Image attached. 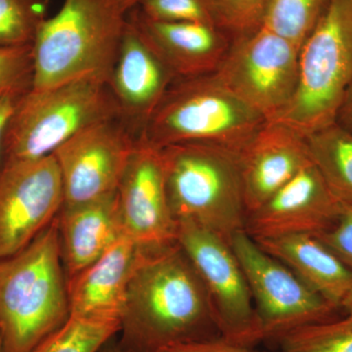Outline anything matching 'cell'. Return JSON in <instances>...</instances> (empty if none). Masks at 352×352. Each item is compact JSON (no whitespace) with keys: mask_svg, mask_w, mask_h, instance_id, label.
Here are the masks:
<instances>
[{"mask_svg":"<svg viewBox=\"0 0 352 352\" xmlns=\"http://www.w3.org/2000/svg\"><path fill=\"white\" fill-rule=\"evenodd\" d=\"M122 352L220 339L207 291L178 242L140 249L120 315Z\"/></svg>","mask_w":352,"mask_h":352,"instance_id":"6da1fadb","label":"cell"},{"mask_svg":"<svg viewBox=\"0 0 352 352\" xmlns=\"http://www.w3.org/2000/svg\"><path fill=\"white\" fill-rule=\"evenodd\" d=\"M69 314L57 217L24 250L0 261L3 352H32Z\"/></svg>","mask_w":352,"mask_h":352,"instance_id":"7a4b0ae2","label":"cell"},{"mask_svg":"<svg viewBox=\"0 0 352 352\" xmlns=\"http://www.w3.org/2000/svg\"><path fill=\"white\" fill-rule=\"evenodd\" d=\"M126 27L113 0H65L34 43V89L85 76L110 80Z\"/></svg>","mask_w":352,"mask_h":352,"instance_id":"3957f363","label":"cell"},{"mask_svg":"<svg viewBox=\"0 0 352 352\" xmlns=\"http://www.w3.org/2000/svg\"><path fill=\"white\" fill-rule=\"evenodd\" d=\"M160 150L175 219L195 222L230 243L247 219L239 153L206 143Z\"/></svg>","mask_w":352,"mask_h":352,"instance_id":"277c9868","label":"cell"},{"mask_svg":"<svg viewBox=\"0 0 352 352\" xmlns=\"http://www.w3.org/2000/svg\"><path fill=\"white\" fill-rule=\"evenodd\" d=\"M118 115L122 113L104 78L85 76L32 88L18 99L7 120L0 164L50 156L85 127Z\"/></svg>","mask_w":352,"mask_h":352,"instance_id":"5b68a950","label":"cell"},{"mask_svg":"<svg viewBox=\"0 0 352 352\" xmlns=\"http://www.w3.org/2000/svg\"><path fill=\"white\" fill-rule=\"evenodd\" d=\"M265 122L212 74L176 80L139 138L159 149L206 143L239 153Z\"/></svg>","mask_w":352,"mask_h":352,"instance_id":"8992f818","label":"cell"},{"mask_svg":"<svg viewBox=\"0 0 352 352\" xmlns=\"http://www.w3.org/2000/svg\"><path fill=\"white\" fill-rule=\"evenodd\" d=\"M352 82V0H329L298 52L295 94L272 120L307 136L333 124Z\"/></svg>","mask_w":352,"mask_h":352,"instance_id":"52a82bcc","label":"cell"},{"mask_svg":"<svg viewBox=\"0 0 352 352\" xmlns=\"http://www.w3.org/2000/svg\"><path fill=\"white\" fill-rule=\"evenodd\" d=\"M177 242L205 286L221 339L249 349L264 340L251 289L230 243L189 220L177 221Z\"/></svg>","mask_w":352,"mask_h":352,"instance_id":"ba28073f","label":"cell"},{"mask_svg":"<svg viewBox=\"0 0 352 352\" xmlns=\"http://www.w3.org/2000/svg\"><path fill=\"white\" fill-rule=\"evenodd\" d=\"M230 244L251 289L264 340L277 342L296 329L340 318V307L303 283L244 230Z\"/></svg>","mask_w":352,"mask_h":352,"instance_id":"9c48e42d","label":"cell"},{"mask_svg":"<svg viewBox=\"0 0 352 352\" xmlns=\"http://www.w3.org/2000/svg\"><path fill=\"white\" fill-rule=\"evenodd\" d=\"M298 52L295 44L261 27L232 39L214 75L264 119L272 120L295 94Z\"/></svg>","mask_w":352,"mask_h":352,"instance_id":"30bf717a","label":"cell"},{"mask_svg":"<svg viewBox=\"0 0 352 352\" xmlns=\"http://www.w3.org/2000/svg\"><path fill=\"white\" fill-rule=\"evenodd\" d=\"M138 136V129L118 115L85 127L57 148L52 155L63 185V208L116 193Z\"/></svg>","mask_w":352,"mask_h":352,"instance_id":"8fae6325","label":"cell"},{"mask_svg":"<svg viewBox=\"0 0 352 352\" xmlns=\"http://www.w3.org/2000/svg\"><path fill=\"white\" fill-rule=\"evenodd\" d=\"M63 205V185L53 155L0 164V261L31 244Z\"/></svg>","mask_w":352,"mask_h":352,"instance_id":"7c38bea8","label":"cell"},{"mask_svg":"<svg viewBox=\"0 0 352 352\" xmlns=\"http://www.w3.org/2000/svg\"><path fill=\"white\" fill-rule=\"evenodd\" d=\"M124 234L140 249L177 242L161 150L141 140L132 152L117 190Z\"/></svg>","mask_w":352,"mask_h":352,"instance_id":"4fadbf2b","label":"cell"},{"mask_svg":"<svg viewBox=\"0 0 352 352\" xmlns=\"http://www.w3.org/2000/svg\"><path fill=\"white\" fill-rule=\"evenodd\" d=\"M342 207L310 161L274 195L247 215L244 231L254 240L294 234L316 236L337 223Z\"/></svg>","mask_w":352,"mask_h":352,"instance_id":"5bb4252c","label":"cell"},{"mask_svg":"<svg viewBox=\"0 0 352 352\" xmlns=\"http://www.w3.org/2000/svg\"><path fill=\"white\" fill-rule=\"evenodd\" d=\"M126 20L161 58L176 80L214 74L232 41L217 25L153 20L138 7L126 14Z\"/></svg>","mask_w":352,"mask_h":352,"instance_id":"9a60e30c","label":"cell"},{"mask_svg":"<svg viewBox=\"0 0 352 352\" xmlns=\"http://www.w3.org/2000/svg\"><path fill=\"white\" fill-rule=\"evenodd\" d=\"M239 161L248 215L311 160L305 136L282 122L266 120L239 152Z\"/></svg>","mask_w":352,"mask_h":352,"instance_id":"2e32d148","label":"cell"},{"mask_svg":"<svg viewBox=\"0 0 352 352\" xmlns=\"http://www.w3.org/2000/svg\"><path fill=\"white\" fill-rule=\"evenodd\" d=\"M175 80L170 69L126 20L109 83L122 117L139 133Z\"/></svg>","mask_w":352,"mask_h":352,"instance_id":"e0dca14e","label":"cell"},{"mask_svg":"<svg viewBox=\"0 0 352 352\" xmlns=\"http://www.w3.org/2000/svg\"><path fill=\"white\" fill-rule=\"evenodd\" d=\"M140 248L120 238L100 258L67 281L71 314L120 318Z\"/></svg>","mask_w":352,"mask_h":352,"instance_id":"ac0fdd59","label":"cell"},{"mask_svg":"<svg viewBox=\"0 0 352 352\" xmlns=\"http://www.w3.org/2000/svg\"><path fill=\"white\" fill-rule=\"evenodd\" d=\"M58 222L67 281L124 235L117 192L85 205L62 208Z\"/></svg>","mask_w":352,"mask_h":352,"instance_id":"d6986e66","label":"cell"},{"mask_svg":"<svg viewBox=\"0 0 352 352\" xmlns=\"http://www.w3.org/2000/svg\"><path fill=\"white\" fill-rule=\"evenodd\" d=\"M254 241L310 289L342 309V302L352 292V270L316 236L294 234Z\"/></svg>","mask_w":352,"mask_h":352,"instance_id":"ffe728a7","label":"cell"},{"mask_svg":"<svg viewBox=\"0 0 352 352\" xmlns=\"http://www.w3.org/2000/svg\"><path fill=\"white\" fill-rule=\"evenodd\" d=\"M310 160L342 205H352V132L338 122L305 136Z\"/></svg>","mask_w":352,"mask_h":352,"instance_id":"44dd1931","label":"cell"},{"mask_svg":"<svg viewBox=\"0 0 352 352\" xmlns=\"http://www.w3.org/2000/svg\"><path fill=\"white\" fill-rule=\"evenodd\" d=\"M120 330V318L69 314L68 320L32 352H100Z\"/></svg>","mask_w":352,"mask_h":352,"instance_id":"7402d4cb","label":"cell"},{"mask_svg":"<svg viewBox=\"0 0 352 352\" xmlns=\"http://www.w3.org/2000/svg\"><path fill=\"white\" fill-rule=\"evenodd\" d=\"M329 0H268L263 27L300 48Z\"/></svg>","mask_w":352,"mask_h":352,"instance_id":"603a6c76","label":"cell"},{"mask_svg":"<svg viewBox=\"0 0 352 352\" xmlns=\"http://www.w3.org/2000/svg\"><path fill=\"white\" fill-rule=\"evenodd\" d=\"M282 352H352V318L296 329L277 340Z\"/></svg>","mask_w":352,"mask_h":352,"instance_id":"cb8c5ba5","label":"cell"},{"mask_svg":"<svg viewBox=\"0 0 352 352\" xmlns=\"http://www.w3.org/2000/svg\"><path fill=\"white\" fill-rule=\"evenodd\" d=\"M47 11L48 0H0V46L34 44Z\"/></svg>","mask_w":352,"mask_h":352,"instance_id":"d4e9b609","label":"cell"},{"mask_svg":"<svg viewBox=\"0 0 352 352\" xmlns=\"http://www.w3.org/2000/svg\"><path fill=\"white\" fill-rule=\"evenodd\" d=\"M214 24L231 38L263 27L268 0H208Z\"/></svg>","mask_w":352,"mask_h":352,"instance_id":"484cf974","label":"cell"},{"mask_svg":"<svg viewBox=\"0 0 352 352\" xmlns=\"http://www.w3.org/2000/svg\"><path fill=\"white\" fill-rule=\"evenodd\" d=\"M34 44L0 46V98L22 97L34 85Z\"/></svg>","mask_w":352,"mask_h":352,"instance_id":"4316f807","label":"cell"},{"mask_svg":"<svg viewBox=\"0 0 352 352\" xmlns=\"http://www.w3.org/2000/svg\"><path fill=\"white\" fill-rule=\"evenodd\" d=\"M138 7L153 20L215 25L208 0H141Z\"/></svg>","mask_w":352,"mask_h":352,"instance_id":"83f0119b","label":"cell"},{"mask_svg":"<svg viewBox=\"0 0 352 352\" xmlns=\"http://www.w3.org/2000/svg\"><path fill=\"white\" fill-rule=\"evenodd\" d=\"M316 237L352 270V205H344L337 223Z\"/></svg>","mask_w":352,"mask_h":352,"instance_id":"f1b7e54d","label":"cell"},{"mask_svg":"<svg viewBox=\"0 0 352 352\" xmlns=\"http://www.w3.org/2000/svg\"><path fill=\"white\" fill-rule=\"evenodd\" d=\"M160 352H256L252 349L231 344L223 339L186 342L168 347Z\"/></svg>","mask_w":352,"mask_h":352,"instance_id":"f546056e","label":"cell"},{"mask_svg":"<svg viewBox=\"0 0 352 352\" xmlns=\"http://www.w3.org/2000/svg\"><path fill=\"white\" fill-rule=\"evenodd\" d=\"M336 122L352 132V82L340 104Z\"/></svg>","mask_w":352,"mask_h":352,"instance_id":"4dcf8cb0","label":"cell"},{"mask_svg":"<svg viewBox=\"0 0 352 352\" xmlns=\"http://www.w3.org/2000/svg\"><path fill=\"white\" fill-rule=\"evenodd\" d=\"M18 97L6 96L0 98V155H1L2 136L6 129L7 120L10 117Z\"/></svg>","mask_w":352,"mask_h":352,"instance_id":"1f68e13d","label":"cell"},{"mask_svg":"<svg viewBox=\"0 0 352 352\" xmlns=\"http://www.w3.org/2000/svg\"><path fill=\"white\" fill-rule=\"evenodd\" d=\"M141 0H113L120 10L124 14H127L131 9L135 8L140 3Z\"/></svg>","mask_w":352,"mask_h":352,"instance_id":"d6a6232c","label":"cell"},{"mask_svg":"<svg viewBox=\"0 0 352 352\" xmlns=\"http://www.w3.org/2000/svg\"><path fill=\"white\" fill-rule=\"evenodd\" d=\"M340 307H342V312H344L346 316L351 317L352 318V292L344 298Z\"/></svg>","mask_w":352,"mask_h":352,"instance_id":"836d02e7","label":"cell"},{"mask_svg":"<svg viewBox=\"0 0 352 352\" xmlns=\"http://www.w3.org/2000/svg\"><path fill=\"white\" fill-rule=\"evenodd\" d=\"M110 342H109L108 344H106V346H104L103 349H102V351L100 352H122V351H120V349L119 346H118V344H116V346H109V344H110Z\"/></svg>","mask_w":352,"mask_h":352,"instance_id":"e575fe53","label":"cell"},{"mask_svg":"<svg viewBox=\"0 0 352 352\" xmlns=\"http://www.w3.org/2000/svg\"><path fill=\"white\" fill-rule=\"evenodd\" d=\"M0 352H3V347H2L1 335H0Z\"/></svg>","mask_w":352,"mask_h":352,"instance_id":"d590c367","label":"cell"}]
</instances>
